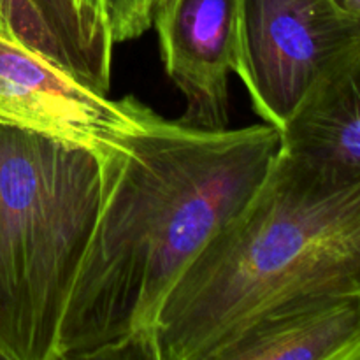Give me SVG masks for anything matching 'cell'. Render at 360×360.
<instances>
[{
    "label": "cell",
    "mask_w": 360,
    "mask_h": 360,
    "mask_svg": "<svg viewBox=\"0 0 360 360\" xmlns=\"http://www.w3.org/2000/svg\"><path fill=\"white\" fill-rule=\"evenodd\" d=\"M280 132L290 157L360 171V42L320 77Z\"/></svg>",
    "instance_id": "cell-8"
},
{
    "label": "cell",
    "mask_w": 360,
    "mask_h": 360,
    "mask_svg": "<svg viewBox=\"0 0 360 360\" xmlns=\"http://www.w3.org/2000/svg\"><path fill=\"white\" fill-rule=\"evenodd\" d=\"M341 11H345L347 14H350L352 18L360 21V0H333Z\"/></svg>",
    "instance_id": "cell-12"
},
{
    "label": "cell",
    "mask_w": 360,
    "mask_h": 360,
    "mask_svg": "<svg viewBox=\"0 0 360 360\" xmlns=\"http://www.w3.org/2000/svg\"><path fill=\"white\" fill-rule=\"evenodd\" d=\"M333 292H360V171L281 150L167 297L153 360H217L271 309Z\"/></svg>",
    "instance_id": "cell-2"
},
{
    "label": "cell",
    "mask_w": 360,
    "mask_h": 360,
    "mask_svg": "<svg viewBox=\"0 0 360 360\" xmlns=\"http://www.w3.org/2000/svg\"><path fill=\"white\" fill-rule=\"evenodd\" d=\"M155 2L157 0H104L112 44L141 37L153 25Z\"/></svg>",
    "instance_id": "cell-10"
},
{
    "label": "cell",
    "mask_w": 360,
    "mask_h": 360,
    "mask_svg": "<svg viewBox=\"0 0 360 360\" xmlns=\"http://www.w3.org/2000/svg\"><path fill=\"white\" fill-rule=\"evenodd\" d=\"M157 2H158V0H157ZM157 2H155V6H157Z\"/></svg>",
    "instance_id": "cell-13"
},
{
    "label": "cell",
    "mask_w": 360,
    "mask_h": 360,
    "mask_svg": "<svg viewBox=\"0 0 360 360\" xmlns=\"http://www.w3.org/2000/svg\"><path fill=\"white\" fill-rule=\"evenodd\" d=\"M141 101L105 91L25 41L0 7V123L74 144L104 164L125 148Z\"/></svg>",
    "instance_id": "cell-5"
},
{
    "label": "cell",
    "mask_w": 360,
    "mask_h": 360,
    "mask_svg": "<svg viewBox=\"0 0 360 360\" xmlns=\"http://www.w3.org/2000/svg\"><path fill=\"white\" fill-rule=\"evenodd\" d=\"M217 360H360V292L283 302L246 327Z\"/></svg>",
    "instance_id": "cell-7"
},
{
    "label": "cell",
    "mask_w": 360,
    "mask_h": 360,
    "mask_svg": "<svg viewBox=\"0 0 360 360\" xmlns=\"http://www.w3.org/2000/svg\"><path fill=\"white\" fill-rule=\"evenodd\" d=\"M357 42L360 21L333 0H241L236 74L257 115L281 130Z\"/></svg>",
    "instance_id": "cell-4"
},
{
    "label": "cell",
    "mask_w": 360,
    "mask_h": 360,
    "mask_svg": "<svg viewBox=\"0 0 360 360\" xmlns=\"http://www.w3.org/2000/svg\"><path fill=\"white\" fill-rule=\"evenodd\" d=\"M280 151L269 123L204 130L141 102L125 148L101 165V206L62 316L58 360L153 359L167 297Z\"/></svg>",
    "instance_id": "cell-1"
},
{
    "label": "cell",
    "mask_w": 360,
    "mask_h": 360,
    "mask_svg": "<svg viewBox=\"0 0 360 360\" xmlns=\"http://www.w3.org/2000/svg\"><path fill=\"white\" fill-rule=\"evenodd\" d=\"M241 0H158L153 25L162 62L185 97L179 122L204 130L229 125V76L239 58Z\"/></svg>",
    "instance_id": "cell-6"
},
{
    "label": "cell",
    "mask_w": 360,
    "mask_h": 360,
    "mask_svg": "<svg viewBox=\"0 0 360 360\" xmlns=\"http://www.w3.org/2000/svg\"><path fill=\"white\" fill-rule=\"evenodd\" d=\"M44 16L67 67L97 90L109 91L111 74L98 65L81 28L72 0H34Z\"/></svg>",
    "instance_id": "cell-9"
},
{
    "label": "cell",
    "mask_w": 360,
    "mask_h": 360,
    "mask_svg": "<svg viewBox=\"0 0 360 360\" xmlns=\"http://www.w3.org/2000/svg\"><path fill=\"white\" fill-rule=\"evenodd\" d=\"M74 9L79 18L81 28L97 58L98 65L111 74L112 41L109 37L108 21H105L104 0H72Z\"/></svg>",
    "instance_id": "cell-11"
},
{
    "label": "cell",
    "mask_w": 360,
    "mask_h": 360,
    "mask_svg": "<svg viewBox=\"0 0 360 360\" xmlns=\"http://www.w3.org/2000/svg\"><path fill=\"white\" fill-rule=\"evenodd\" d=\"M101 192L94 153L0 123V360H58Z\"/></svg>",
    "instance_id": "cell-3"
}]
</instances>
